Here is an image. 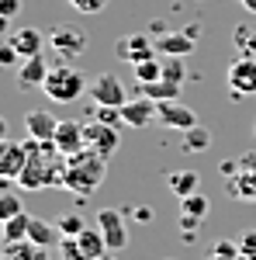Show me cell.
Returning a JSON list of instances; mask_svg holds the SVG:
<instances>
[{
    "label": "cell",
    "mask_w": 256,
    "mask_h": 260,
    "mask_svg": "<svg viewBox=\"0 0 256 260\" xmlns=\"http://www.w3.org/2000/svg\"><path fill=\"white\" fill-rule=\"evenodd\" d=\"M11 45L18 49L21 59H31V56H42V45H45V39H42V31H35V28H21V31H14L11 35Z\"/></svg>",
    "instance_id": "ffe728a7"
},
{
    "label": "cell",
    "mask_w": 256,
    "mask_h": 260,
    "mask_svg": "<svg viewBox=\"0 0 256 260\" xmlns=\"http://www.w3.org/2000/svg\"><path fill=\"white\" fill-rule=\"evenodd\" d=\"M239 4H242L246 11H253V14H256V0H239Z\"/></svg>",
    "instance_id": "f35d334b"
},
{
    "label": "cell",
    "mask_w": 256,
    "mask_h": 260,
    "mask_svg": "<svg viewBox=\"0 0 256 260\" xmlns=\"http://www.w3.org/2000/svg\"><path fill=\"white\" fill-rule=\"evenodd\" d=\"M4 260H52V257H49L45 246H39L31 240H21V243H7L4 246Z\"/></svg>",
    "instance_id": "44dd1931"
},
{
    "label": "cell",
    "mask_w": 256,
    "mask_h": 260,
    "mask_svg": "<svg viewBox=\"0 0 256 260\" xmlns=\"http://www.w3.org/2000/svg\"><path fill=\"white\" fill-rule=\"evenodd\" d=\"M21 212H24V208H21V198L11 194V191H4V194H0V222L14 219V215H21Z\"/></svg>",
    "instance_id": "1f68e13d"
},
{
    "label": "cell",
    "mask_w": 256,
    "mask_h": 260,
    "mask_svg": "<svg viewBox=\"0 0 256 260\" xmlns=\"http://www.w3.org/2000/svg\"><path fill=\"white\" fill-rule=\"evenodd\" d=\"M194 35H187V31H163L156 39V52H163V56H191L194 52Z\"/></svg>",
    "instance_id": "2e32d148"
},
{
    "label": "cell",
    "mask_w": 256,
    "mask_h": 260,
    "mask_svg": "<svg viewBox=\"0 0 256 260\" xmlns=\"http://www.w3.org/2000/svg\"><path fill=\"white\" fill-rule=\"evenodd\" d=\"M97 229L104 233V240H107V250H111V253L128 246V229H125V219H121L118 208H100V212H97Z\"/></svg>",
    "instance_id": "30bf717a"
},
{
    "label": "cell",
    "mask_w": 256,
    "mask_h": 260,
    "mask_svg": "<svg viewBox=\"0 0 256 260\" xmlns=\"http://www.w3.org/2000/svg\"><path fill=\"white\" fill-rule=\"evenodd\" d=\"M166 128H177V132H187V128H194L197 118H194V111L187 108V104H180V101H163L159 104V118Z\"/></svg>",
    "instance_id": "4fadbf2b"
},
{
    "label": "cell",
    "mask_w": 256,
    "mask_h": 260,
    "mask_svg": "<svg viewBox=\"0 0 256 260\" xmlns=\"http://www.w3.org/2000/svg\"><path fill=\"white\" fill-rule=\"evenodd\" d=\"M24 146H28V167H24V174L18 177L21 187L45 191L52 184H62V177H66V156L56 149V142L28 139Z\"/></svg>",
    "instance_id": "6da1fadb"
},
{
    "label": "cell",
    "mask_w": 256,
    "mask_h": 260,
    "mask_svg": "<svg viewBox=\"0 0 256 260\" xmlns=\"http://www.w3.org/2000/svg\"><path fill=\"white\" fill-rule=\"evenodd\" d=\"M90 98L97 101V104H107V108H121V104H128V94H125V87L115 73H97L94 80H90V90H87Z\"/></svg>",
    "instance_id": "ba28073f"
},
{
    "label": "cell",
    "mask_w": 256,
    "mask_h": 260,
    "mask_svg": "<svg viewBox=\"0 0 256 260\" xmlns=\"http://www.w3.org/2000/svg\"><path fill=\"white\" fill-rule=\"evenodd\" d=\"M138 94L149 101H156V104H163V101H180V83H170V80H156V83H135Z\"/></svg>",
    "instance_id": "603a6c76"
},
{
    "label": "cell",
    "mask_w": 256,
    "mask_h": 260,
    "mask_svg": "<svg viewBox=\"0 0 256 260\" xmlns=\"http://www.w3.org/2000/svg\"><path fill=\"white\" fill-rule=\"evenodd\" d=\"M28 222H31V215H14V219L4 222V243H21L28 240Z\"/></svg>",
    "instance_id": "d4e9b609"
},
{
    "label": "cell",
    "mask_w": 256,
    "mask_h": 260,
    "mask_svg": "<svg viewBox=\"0 0 256 260\" xmlns=\"http://www.w3.org/2000/svg\"><path fill=\"white\" fill-rule=\"evenodd\" d=\"M135 222H153V208H135Z\"/></svg>",
    "instance_id": "74e56055"
},
{
    "label": "cell",
    "mask_w": 256,
    "mask_h": 260,
    "mask_svg": "<svg viewBox=\"0 0 256 260\" xmlns=\"http://www.w3.org/2000/svg\"><path fill=\"white\" fill-rule=\"evenodd\" d=\"M21 11V0H0V18H14Z\"/></svg>",
    "instance_id": "8d00e7d4"
},
{
    "label": "cell",
    "mask_w": 256,
    "mask_h": 260,
    "mask_svg": "<svg viewBox=\"0 0 256 260\" xmlns=\"http://www.w3.org/2000/svg\"><path fill=\"white\" fill-rule=\"evenodd\" d=\"M222 177L229 180V194L239 201H256V149L222 163Z\"/></svg>",
    "instance_id": "3957f363"
},
{
    "label": "cell",
    "mask_w": 256,
    "mask_h": 260,
    "mask_svg": "<svg viewBox=\"0 0 256 260\" xmlns=\"http://www.w3.org/2000/svg\"><path fill=\"white\" fill-rule=\"evenodd\" d=\"M166 184H170V191L177 198H191V194H197V187H201V177H197V170H173L166 177Z\"/></svg>",
    "instance_id": "7402d4cb"
},
{
    "label": "cell",
    "mask_w": 256,
    "mask_h": 260,
    "mask_svg": "<svg viewBox=\"0 0 256 260\" xmlns=\"http://www.w3.org/2000/svg\"><path fill=\"white\" fill-rule=\"evenodd\" d=\"M232 42H236V49L242 56H256V28L253 24H239L232 31Z\"/></svg>",
    "instance_id": "4316f807"
},
{
    "label": "cell",
    "mask_w": 256,
    "mask_h": 260,
    "mask_svg": "<svg viewBox=\"0 0 256 260\" xmlns=\"http://www.w3.org/2000/svg\"><path fill=\"white\" fill-rule=\"evenodd\" d=\"M253 132H256V121H253Z\"/></svg>",
    "instance_id": "b9f144b4"
},
{
    "label": "cell",
    "mask_w": 256,
    "mask_h": 260,
    "mask_svg": "<svg viewBox=\"0 0 256 260\" xmlns=\"http://www.w3.org/2000/svg\"><path fill=\"white\" fill-rule=\"evenodd\" d=\"M184 77H187V70H184L180 56H163V80H170V83H184Z\"/></svg>",
    "instance_id": "f546056e"
},
{
    "label": "cell",
    "mask_w": 256,
    "mask_h": 260,
    "mask_svg": "<svg viewBox=\"0 0 256 260\" xmlns=\"http://www.w3.org/2000/svg\"><path fill=\"white\" fill-rule=\"evenodd\" d=\"M18 59H21V56H18V49H14L11 42H7V45H0V62H4V66H14Z\"/></svg>",
    "instance_id": "d590c367"
},
{
    "label": "cell",
    "mask_w": 256,
    "mask_h": 260,
    "mask_svg": "<svg viewBox=\"0 0 256 260\" xmlns=\"http://www.w3.org/2000/svg\"><path fill=\"white\" fill-rule=\"evenodd\" d=\"M118 128L115 125H104V121H90V125H83V146L87 149H94V153H100L104 160H111V153L118 149Z\"/></svg>",
    "instance_id": "52a82bcc"
},
{
    "label": "cell",
    "mask_w": 256,
    "mask_h": 260,
    "mask_svg": "<svg viewBox=\"0 0 256 260\" xmlns=\"http://www.w3.org/2000/svg\"><path fill=\"white\" fill-rule=\"evenodd\" d=\"M208 208H211V205H208V198H204V194H201V191H197V194H191V198H180V215H187V219H204V215H208Z\"/></svg>",
    "instance_id": "484cf974"
},
{
    "label": "cell",
    "mask_w": 256,
    "mask_h": 260,
    "mask_svg": "<svg viewBox=\"0 0 256 260\" xmlns=\"http://www.w3.org/2000/svg\"><path fill=\"white\" fill-rule=\"evenodd\" d=\"M121 118H125V125H128V128H145V125H153V121L159 118V104L138 94L135 101L121 104Z\"/></svg>",
    "instance_id": "7c38bea8"
},
{
    "label": "cell",
    "mask_w": 256,
    "mask_h": 260,
    "mask_svg": "<svg viewBox=\"0 0 256 260\" xmlns=\"http://www.w3.org/2000/svg\"><path fill=\"white\" fill-rule=\"evenodd\" d=\"M52 49L59 52L62 59H77L83 56V49H87V35L77 31V28H59V31H52Z\"/></svg>",
    "instance_id": "5bb4252c"
},
{
    "label": "cell",
    "mask_w": 256,
    "mask_h": 260,
    "mask_svg": "<svg viewBox=\"0 0 256 260\" xmlns=\"http://www.w3.org/2000/svg\"><path fill=\"white\" fill-rule=\"evenodd\" d=\"M56 253H59V260H97V257H104V253H111V250H107L104 233L87 225L80 236H62L59 246H56Z\"/></svg>",
    "instance_id": "5b68a950"
},
{
    "label": "cell",
    "mask_w": 256,
    "mask_h": 260,
    "mask_svg": "<svg viewBox=\"0 0 256 260\" xmlns=\"http://www.w3.org/2000/svg\"><path fill=\"white\" fill-rule=\"evenodd\" d=\"M115 52H118V59L135 66V62L156 59V42L149 39V35H142V31H135V35H125V39L115 42Z\"/></svg>",
    "instance_id": "9c48e42d"
},
{
    "label": "cell",
    "mask_w": 256,
    "mask_h": 260,
    "mask_svg": "<svg viewBox=\"0 0 256 260\" xmlns=\"http://www.w3.org/2000/svg\"><path fill=\"white\" fill-rule=\"evenodd\" d=\"M236 260H249V257H242V253H239V257H236Z\"/></svg>",
    "instance_id": "60d3db41"
},
{
    "label": "cell",
    "mask_w": 256,
    "mask_h": 260,
    "mask_svg": "<svg viewBox=\"0 0 256 260\" xmlns=\"http://www.w3.org/2000/svg\"><path fill=\"white\" fill-rule=\"evenodd\" d=\"M94 121H104V125H125L121 118V108H107V104H94Z\"/></svg>",
    "instance_id": "d6a6232c"
},
{
    "label": "cell",
    "mask_w": 256,
    "mask_h": 260,
    "mask_svg": "<svg viewBox=\"0 0 256 260\" xmlns=\"http://www.w3.org/2000/svg\"><path fill=\"white\" fill-rule=\"evenodd\" d=\"M239 253L249 257V260H256V229H246V233L239 236Z\"/></svg>",
    "instance_id": "e575fe53"
},
{
    "label": "cell",
    "mask_w": 256,
    "mask_h": 260,
    "mask_svg": "<svg viewBox=\"0 0 256 260\" xmlns=\"http://www.w3.org/2000/svg\"><path fill=\"white\" fill-rule=\"evenodd\" d=\"M56 225H59L62 236H80L87 225H83V215H77V212H62L59 219H56Z\"/></svg>",
    "instance_id": "f1b7e54d"
},
{
    "label": "cell",
    "mask_w": 256,
    "mask_h": 260,
    "mask_svg": "<svg viewBox=\"0 0 256 260\" xmlns=\"http://www.w3.org/2000/svg\"><path fill=\"white\" fill-rule=\"evenodd\" d=\"M42 90H45V98L52 104H73V101L83 98V90H90V83L73 66H56L49 73V80L42 83Z\"/></svg>",
    "instance_id": "277c9868"
},
{
    "label": "cell",
    "mask_w": 256,
    "mask_h": 260,
    "mask_svg": "<svg viewBox=\"0 0 256 260\" xmlns=\"http://www.w3.org/2000/svg\"><path fill=\"white\" fill-rule=\"evenodd\" d=\"M135 83H156L163 80V59H145V62H135Z\"/></svg>",
    "instance_id": "83f0119b"
},
{
    "label": "cell",
    "mask_w": 256,
    "mask_h": 260,
    "mask_svg": "<svg viewBox=\"0 0 256 260\" xmlns=\"http://www.w3.org/2000/svg\"><path fill=\"white\" fill-rule=\"evenodd\" d=\"M236 257H239V240H218L204 260H236Z\"/></svg>",
    "instance_id": "4dcf8cb0"
},
{
    "label": "cell",
    "mask_w": 256,
    "mask_h": 260,
    "mask_svg": "<svg viewBox=\"0 0 256 260\" xmlns=\"http://www.w3.org/2000/svg\"><path fill=\"white\" fill-rule=\"evenodd\" d=\"M111 0H69V7L73 11H80V14H97V11H104Z\"/></svg>",
    "instance_id": "836d02e7"
},
{
    "label": "cell",
    "mask_w": 256,
    "mask_h": 260,
    "mask_svg": "<svg viewBox=\"0 0 256 260\" xmlns=\"http://www.w3.org/2000/svg\"><path fill=\"white\" fill-rule=\"evenodd\" d=\"M24 167H28V146L4 139V146H0V174H4V180H18L24 174Z\"/></svg>",
    "instance_id": "8fae6325"
},
{
    "label": "cell",
    "mask_w": 256,
    "mask_h": 260,
    "mask_svg": "<svg viewBox=\"0 0 256 260\" xmlns=\"http://www.w3.org/2000/svg\"><path fill=\"white\" fill-rule=\"evenodd\" d=\"M56 128H59V121H56V115H49V111H28V115H24V132H28V139L52 142L56 139Z\"/></svg>",
    "instance_id": "9a60e30c"
},
{
    "label": "cell",
    "mask_w": 256,
    "mask_h": 260,
    "mask_svg": "<svg viewBox=\"0 0 256 260\" xmlns=\"http://www.w3.org/2000/svg\"><path fill=\"white\" fill-rule=\"evenodd\" d=\"M28 240L49 250V246H59L62 233H59L56 222H45V219H39V215H31V222H28Z\"/></svg>",
    "instance_id": "d6986e66"
},
{
    "label": "cell",
    "mask_w": 256,
    "mask_h": 260,
    "mask_svg": "<svg viewBox=\"0 0 256 260\" xmlns=\"http://www.w3.org/2000/svg\"><path fill=\"white\" fill-rule=\"evenodd\" d=\"M52 142H56V149H59L62 156H73L80 149H87V146H83V125H77V121H59Z\"/></svg>",
    "instance_id": "e0dca14e"
},
{
    "label": "cell",
    "mask_w": 256,
    "mask_h": 260,
    "mask_svg": "<svg viewBox=\"0 0 256 260\" xmlns=\"http://www.w3.org/2000/svg\"><path fill=\"white\" fill-rule=\"evenodd\" d=\"M107 174V160L94 153V149H80L73 156H66V177H62V187L73 191L80 198H90L100 187V180Z\"/></svg>",
    "instance_id": "7a4b0ae2"
},
{
    "label": "cell",
    "mask_w": 256,
    "mask_h": 260,
    "mask_svg": "<svg viewBox=\"0 0 256 260\" xmlns=\"http://www.w3.org/2000/svg\"><path fill=\"white\" fill-rule=\"evenodd\" d=\"M49 73H52V66L45 62V56H31V59L21 62L18 83H21V87H42V83L49 80Z\"/></svg>",
    "instance_id": "ac0fdd59"
},
{
    "label": "cell",
    "mask_w": 256,
    "mask_h": 260,
    "mask_svg": "<svg viewBox=\"0 0 256 260\" xmlns=\"http://www.w3.org/2000/svg\"><path fill=\"white\" fill-rule=\"evenodd\" d=\"M97 260H115V257H111V253H104V257H97Z\"/></svg>",
    "instance_id": "ab89813d"
},
{
    "label": "cell",
    "mask_w": 256,
    "mask_h": 260,
    "mask_svg": "<svg viewBox=\"0 0 256 260\" xmlns=\"http://www.w3.org/2000/svg\"><path fill=\"white\" fill-rule=\"evenodd\" d=\"M225 83H229V90L239 94V98L256 94V56H239V59L229 62V70H225Z\"/></svg>",
    "instance_id": "8992f818"
},
{
    "label": "cell",
    "mask_w": 256,
    "mask_h": 260,
    "mask_svg": "<svg viewBox=\"0 0 256 260\" xmlns=\"http://www.w3.org/2000/svg\"><path fill=\"white\" fill-rule=\"evenodd\" d=\"M208 146H211V132L204 125H194L184 132V153H204Z\"/></svg>",
    "instance_id": "cb8c5ba5"
}]
</instances>
